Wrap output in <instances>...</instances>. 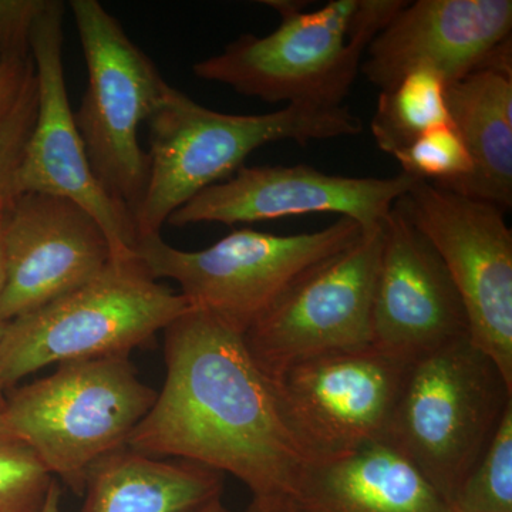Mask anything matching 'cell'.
Returning a JSON list of instances; mask_svg holds the SVG:
<instances>
[{
    "label": "cell",
    "instance_id": "6da1fadb",
    "mask_svg": "<svg viewBox=\"0 0 512 512\" xmlns=\"http://www.w3.org/2000/svg\"><path fill=\"white\" fill-rule=\"evenodd\" d=\"M164 359L163 390L127 447L231 474L254 498L291 495L308 463L244 333L190 308L164 329Z\"/></svg>",
    "mask_w": 512,
    "mask_h": 512
},
{
    "label": "cell",
    "instance_id": "7a4b0ae2",
    "mask_svg": "<svg viewBox=\"0 0 512 512\" xmlns=\"http://www.w3.org/2000/svg\"><path fill=\"white\" fill-rule=\"evenodd\" d=\"M150 173L134 215L137 244L161 235L175 211L244 167L259 147L357 136L363 126L346 107L289 104L265 114L220 113L165 84L147 121Z\"/></svg>",
    "mask_w": 512,
    "mask_h": 512
},
{
    "label": "cell",
    "instance_id": "3957f363",
    "mask_svg": "<svg viewBox=\"0 0 512 512\" xmlns=\"http://www.w3.org/2000/svg\"><path fill=\"white\" fill-rule=\"evenodd\" d=\"M403 0H333L282 18L266 36L242 35L192 66L195 77L266 103L339 107L367 46Z\"/></svg>",
    "mask_w": 512,
    "mask_h": 512
},
{
    "label": "cell",
    "instance_id": "277c9868",
    "mask_svg": "<svg viewBox=\"0 0 512 512\" xmlns=\"http://www.w3.org/2000/svg\"><path fill=\"white\" fill-rule=\"evenodd\" d=\"M510 406L512 384L464 336L410 363L384 443L451 504Z\"/></svg>",
    "mask_w": 512,
    "mask_h": 512
},
{
    "label": "cell",
    "instance_id": "5b68a950",
    "mask_svg": "<svg viewBox=\"0 0 512 512\" xmlns=\"http://www.w3.org/2000/svg\"><path fill=\"white\" fill-rule=\"evenodd\" d=\"M157 393L128 356L94 357L8 390L0 416L53 477L83 494L87 471L127 446Z\"/></svg>",
    "mask_w": 512,
    "mask_h": 512
},
{
    "label": "cell",
    "instance_id": "8992f818",
    "mask_svg": "<svg viewBox=\"0 0 512 512\" xmlns=\"http://www.w3.org/2000/svg\"><path fill=\"white\" fill-rule=\"evenodd\" d=\"M188 309L138 259L111 261L86 285L3 325L0 383L8 392L50 365L128 356Z\"/></svg>",
    "mask_w": 512,
    "mask_h": 512
},
{
    "label": "cell",
    "instance_id": "52a82bcc",
    "mask_svg": "<svg viewBox=\"0 0 512 512\" xmlns=\"http://www.w3.org/2000/svg\"><path fill=\"white\" fill-rule=\"evenodd\" d=\"M363 231L349 218L295 235L244 228L201 251L174 248L156 235L138 241L136 256L151 278L177 282L191 309L245 333L303 275L348 248Z\"/></svg>",
    "mask_w": 512,
    "mask_h": 512
},
{
    "label": "cell",
    "instance_id": "ba28073f",
    "mask_svg": "<svg viewBox=\"0 0 512 512\" xmlns=\"http://www.w3.org/2000/svg\"><path fill=\"white\" fill-rule=\"evenodd\" d=\"M70 9L87 67V89L74 120L97 180L134 220L150 173L140 127L167 82L99 0H72Z\"/></svg>",
    "mask_w": 512,
    "mask_h": 512
},
{
    "label": "cell",
    "instance_id": "9c48e42d",
    "mask_svg": "<svg viewBox=\"0 0 512 512\" xmlns=\"http://www.w3.org/2000/svg\"><path fill=\"white\" fill-rule=\"evenodd\" d=\"M409 365L369 345L306 357L269 379L306 463L384 443Z\"/></svg>",
    "mask_w": 512,
    "mask_h": 512
},
{
    "label": "cell",
    "instance_id": "30bf717a",
    "mask_svg": "<svg viewBox=\"0 0 512 512\" xmlns=\"http://www.w3.org/2000/svg\"><path fill=\"white\" fill-rule=\"evenodd\" d=\"M399 204L453 279L471 342L512 384V231L504 211L423 180Z\"/></svg>",
    "mask_w": 512,
    "mask_h": 512
},
{
    "label": "cell",
    "instance_id": "8fae6325",
    "mask_svg": "<svg viewBox=\"0 0 512 512\" xmlns=\"http://www.w3.org/2000/svg\"><path fill=\"white\" fill-rule=\"evenodd\" d=\"M383 222L303 275L249 326L245 343L268 379L306 357L372 345Z\"/></svg>",
    "mask_w": 512,
    "mask_h": 512
},
{
    "label": "cell",
    "instance_id": "7c38bea8",
    "mask_svg": "<svg viewBox=\"0 0 512 512\" xmlns=\"http://www.w3.org/2000/svg\"><path fill=\"white\" fill-rule=\"evenodd\" d=\"M64 3L46 0L30 35L36 117L18 171L19 194L55 195L82 207L106 232L114 261L137 259V232L126 208L97 180L67 94L63 62Z\"/></svg>",
    "mask_w": 512,
    "mask_h": 512
},
{
    "label": "cell",
    "instance_id": "4fadbf2b",
    "mask_svg": "<svg viewBox=\"0 0 512 512\" xmlns=\"http://www.w3.org/2000/svg\"><path fill=\"white\" fill-rule=\"evenodd\" d=\"M511 0H417L367 46L360 72L380 92L433 70L447 84L481 69L512 72Z\"/></svg>",
    "mask_w": 512,
    "mask_h": 512
},
{
    "label": "cell",
    "instance_id": "5bb4252c",
    "mask_svg": "<svg viewBox=\"0 0 512 512\" xmlns=\"http://www.w3.org/2000/svg\"><path fill=\"white\" fill-rule=\"evenodd\" d=\"M419 181L413 175L346 177L306 164L241 167L195 195L167 224H251L306 214H336L369 229L382 224L397 200Z\"/></svg>",
    "mask_w": 512,
    "mask_h": 512
},
{
    "label": "cell",
    "instance_id": "9a60e30c",
    "mask_svg": "<svg viewBox=\"0 0 512 512\" xmlns=\"http://www.w3.org/2000/svg\"><path fill=\"white\" fill-rule=\"evenodd\" d=\"M3 323L86 285L114 261L106 232L66 198L26 192L5 218Z\"/></svg>",
    "mask_w": 512,
    "mask_h": 512
},
{
    "label": "cell",
    "instance_id": "2e32d148",
    "mask_svg": "<svg viewBox=\"0 0 512 512\" xmlns=\"http://www.w3.org/2000/svg\"><path fill=\"white\" fill-rule=\"evenodd\" d=\"M373 301L372 345L413 360L468 335L456 285L399 200L387 215Z\"/></svg>",
    "mask_w": 512,
    "mask_h": 512
},
{
    "label": "cell",
    "instance_id": "e0dca14e",
    "mask_svg": "<svg viewBox=\"0 0 512 512\" xmlns=\"http://www.w3.org/2000/svg\"><path fill=\"white\" fill-rule=\"evenodd\" d=\"M289 498L299 512H456L386 443L306 464Z\"/></svg>",
    "mask_w": 512,
    "mask_h": 512
},
{
    "label": "cell",
    "instance_id": "ac0fdd59",
    "mask_svg": "<svg viewBox=\"0 0 512 512\" xmlns=\"http://www.w3.org/2000/svg\"><path fill=\"white\" fill-rule=\"evenodd\" d=\"M222 491L224 474L210 467L126 446L87 471L80 512H194L222 498Z\"/></svg>",
    "mask_w": 512,
    "mask_h": 512
},
{
    "label": "cell",
    "instance_id": "d6986e66",
    "mask_svg": "<svg viewBox=\"0 0 512 512\" xmlns=\"http://www.w3.org/2000/svg\"><path fill=\"white\" fill-rule=\"evenodd\" d=\"M451 124L466 144L473 173L448 190L512 207V72L481 69L447 84Z\"/></svg>",
    "mask_w": 512,
    "mask_h": 512
},
{
    "label": "cell",
    "instance_id": "ffe728a7",
    "mask_svg": "<svg viewBox=\"0 0 512 512\" xmlns=\"http://www.w3.org/2000/svg\"><path fill=\"white\" fill-rule=\"evenodd\" d=\"M447 83L433 70H416L387 92H380L372 134L383 153L396 158L434 128L451 126Z\"/></svg>",
    "mask_w": 512,
    "mask_h": 512
},
{
    "label": "cell",
    "instance_id": "44dd1931",
    "mask_svg": "<svg viewBox=\"0 0 512 512\" xmlns=\"http://www.w3.org/2000/svg\"><path fill=\"white\" fill-rule=\"evenodd\" d=\"M451 505L456 512H512V406Z\"/></svg>",
    "mask_w": 512,
    "mask_h": 512
},
{
    "label": "cell",
    "instance_id": "7402d4cb",
    "mask_svg": "<svg viewBox=\"0 0 512 512\" xmlns=\"http://www.w3.org/2000/svg\"><path fill=\"white\" fill-rule=\"evenodd\" d=\"M55 480L0 416V512H42Z\"/></svg>",
    "mask_w": 512,
    "mask_h": 512
},
{
    "label": "cell",
    "instance_id": "603a6c76",
    "mask_svg": "<svg viewBox=\"0 0 512 512\" xmlns=\"http://www.w3.org/2000/svg\"><path fill=\"white\" fill-rule=\"evenodd\" d=\"M396 160L403 173L441 187H453L473 173V161L453 124L423 134Z\"/></svg>",
    "mask_w": 512,
    "mask_h": 512
},
{
    "label": "cell",
    "instance_id": "cb8c5ba5",
    "mask_svg": "<svg viewBox=\"0 0 512 512\" xmlns=\"http://www.w3.org/2000/svg\"><path fill=\"white\" fill-rule=\"evenodd\" d=\"M35 67L15 109L0 127V215L19 195L18 171L36 117Z\"/></svg>",
    "mask_w": 512,
    "mask_h": 512
},
{
    "label": "cell",
    "instance_id": "d4e9b609",
    "mask_svg": "<svg viewBox=\"0 0 512 512\" xmlns=\"http://www.w3.org/2000/svg\"><path fill=\"white\" fill-rule=\"evenodd\" d=\"M46 0H0V60L30 55V35Z\"/></svg>",
    "mask_w": 512,
    "mask_h": 512
},
{
    "label": "cell",
    "instance_id": "484cf974",
    "mask_svg": "<svg viewBox=\"0 0 512 512\" xmlns=\"http://www.w3.org/2000/svg\"><path fill=\"white\" fill-rule=\"evenodd\" d=\"M32 74L33 62L30 55L0 60V127L15 109Z\"/></svg>",
    "mask_w": 512,
    "mask_h": 512
},
{
    "label": "cell",
    "instance_id": "4316f807",
    "mask_svg": "<svg viewBox=\"0 0 512 512\" xmlns=\"http://www.w3.org/2000/svg\"><path fill=\"white\" fill-rule=\"evenodd\" d=\"M247 512H299L289 495H275V497H252Z\"/></svg>",
    "mask_w": 512,
    "mask_h": 512
},
{
    "label": "cell",
    "instance_id": "83f0119b",
    "mask_svg": "<svg viewBox=\"0 0 512 512\" xmlns=\"http://www.w3.org/2000/svg\"><path fill=\"white\" fill-rule=\"evenodd\" d=\"M60 507H62V488H60L59 483L55 480L53 481L52 488H50L49 495H47L46 504L42 512H60Z\"/></svg>",
    "mask_w": 512,
    "mask_h": 512
},
{
    "label": "cell",
    "instance_id": "f1b7e54d",
    "mask_svg": "<svg viewBox=\"0 0 512 512\" xmlns=\"http://www.w3.org/2000/svg\"><path fill=\"white\" fill-rule=\"evenodd\" d=\"M6 212L5 214L0 215V299H2V293L3 289H5L6 281L5 241H3V234H5Z\"/></svg>",
    "mask_w": 512,
    "mask_h": 512
},
{
    "label": "cell",
    "instance_id": "f546056e",
    "mask_svg": "<svg viewBox=\"0 0 512 512\" xmlns=\"http://www.w3.org/2000/svg\"><path fill=\"white\" fill-rule=\"evenodd\" d=\"M194 512H234L229 510L227 505L222 503V498H218V500L211 501L210 504L204 505L200 510Z\"/></svg>",
    "mask_w": 512,
    "mask_h": 512
},
{
    "label": "cell",
    "instance_id": "4dcf8cb0",
    "mask_svg": "<svg viewBox=\"0 0 512 512\" xmlns=\"http://www.w3.org/2000/svg\"><path fill=\"white\" fill-rule=\"evenodd\" d=\"M3 325H5V323H3L2 320H0V336H2ZM5 400L6 390L3 389L2 383H0V410H2L3 406H5Z\"/></svg>",
    "mask_w": 512,
    "mask_h": 512
}]
</instances>
